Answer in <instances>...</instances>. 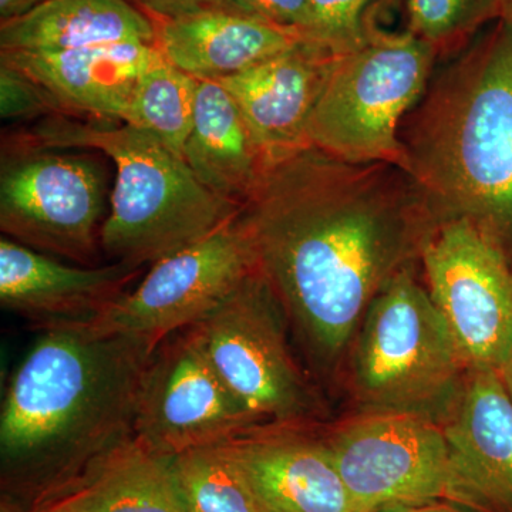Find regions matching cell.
<instances>
[{
	"mask_svg": "<svg viewBox=\"0 0 512 512\" xmlns=\"http://www.w3.org/2000/svg\"><path fill=\"white\" fill-rule=\"evenodd\" d=\"M242 218L289 328L325 372L441 222L399 165L348 163L313 146L268 168Z\"/></svg>",
	"mask_w": 512,
	"mask_h": 512,
	"instance_id": "obj_1",
	"label": "cell"
},
{
	"mask_svg": "<svg viewBox=\"0 0 512 512\" xmlns=\"http://www.w3.org/2000/svg\"><path fill=\"white\" fill-rule=\"evenodd\" d=\"M157 346L80 323L40 330L3 397V497L33 510L133 439L141 382Z\"/></svg>",
	"mask_w": 512,
	"mask_h": 512,
	"instance_id": "obj_2",
	"label": "cell"
},
{
	"mask_svg": "<svg viewBox=\"0 0 512 512\" xmlns=\"http://www.w3.org/2000/svg\"><path fill=\"white\" fill-rule=\"evenodd\" d=\"M399 141L404 170L440 220L470 222L511 261L512 29L504 20L434 69Z\"/></svg>",
	"mask_w": 512,
	"mask_h": 512,
	"instance_id": "obj_3",
	"label": "cell"
},
{
	"mask_svg": "<svg viewBox=\"0 0 512 512\" xmlns=\"http://www.w3.org/2000/svg\"><path fill=\"white\" fill-rule=\"evenodd\" d=\"M23 140L45 148H93L116 165L101 249L111 262L141 268L190 247L242 207L197 180L183 157L130 124L47 117Z\"/></svg>",
	"mask_w": 512,
	"mask_h": 512,
	"instance_id": "obj_4",
	"label": "cell"
},
{
	"mask_svg": "<svg viewBox=\"0 0 512 512\" xmlns=\"http://www.w3.org/2000/svg\"><path fill=\"white\" fill-rule=\"evenodd\" d=\"M468 366L429 289L413 268L390 279L363 316L353 389L366 412L416 414L443 423Z\"/></svg>",
	"mask_w": 512,
	"mask_h": 512,
	"instance_id": "obj_5",
	"label": "cell"
},
{
	"mask_svg": "<svg viewBox=\"0 0 512 512\" xmlns=\"http://www.w3.org/2000/svg\"><path fill=\"white\" fill-rule=\"evenodd\" d=\"M437 59L409 30L386 32L369 18L365 40L335 57L309 120L312 146L348 163L404 168L400 124L426 90Z\"/></svg>",
	"mask_w": 512,
	"mask_h": 512,
	"instance_id": "obj_6",
	"label": "cell"
},
{
	"mask_svg": "<svg viewBox=\"0 0 512 512\" xmlns=\"http://www.w3.org/2000/svg\"><path fill=\"white\" fill-rule=\"evenodd\" d=\"M188 330L261 423L312 424L318 396L293 356L284 308L259 269Z\"/></svg>",
	"mask_w": 512,
	"mask_h": 512,
	"instance_id": "obj_7",
	"label": "cell"
},
{
	"mask_svg": "<svg viewBox=\"0 0 512 512\" xmlns=\"http://www.w3.org/2000/svg\"><path fill=\"white\" fill-rule=\"evenodd\" d=\"M106 184L100 165L22 137L3 143L0 229L6 237L82 266H99Z\"/></svg>",
	"mask_w": 512,
	"mask_h": 512,
	"instance_id": "obj_8",
	"label": "cell"
},
{
	"mask_svg": "<svg viewBox=\"0 0 512 512\" xmlns=\"http://www.w3.org/2000/svg\"><path fill=\"white\" fill-rule=\"evenodd\" d=\"M365 512L397 504H460L443 427L416 414L365 412L319 431Z\"/></svg>",
	"mask_w": 512,
	"mask_h": 512,
	"instance_id": "obj_9",
	"label": "cell"
},
{
	"mask_svg": "<svg viewBox=\"0 0 512 512\" xmlns=\"http://www.w3.org/2000/svg\"><path fill=\"white\" fill-rule=\"evenodd\" d=\"M256 269L241 211L208 237L151 265L133 291L82 325L99 335L140 336L160 345L204 319Z\"/></svg>",
	"mask_w": 512,
	"mask_h": 512,
	"instance_id": "obj_10",
	"label": "cell"
},
{
	"mask_svg": "<svg viewBox=\"0 0 512 512\" xmlns=\"http://www.w3.org/2000/svg\"><path fill=\"white\" fill-rule=\"evenodd\" d=\"M420 264L467 366L501 372L512 356V264L503 249L470 222L446 220Z\"/></svg>",
	"mask_w": 512,
	"mask_h": 512,
	"instance_id": "obj_11",
	"label": "cell"
},
{
	"mask_svg": "<svg viewBox=\"0 0 512 512\" xmlns=\"http://www.w3.org/2000/svg\"><path fill=\"white\" fill-rule=\"evenodd\" d=\"M255 424L262 423L222 382L190 330L157 346L141 382L134 437L177 457L224 443Z\"/></svg>",
	"mask_w": 512,
	"mask_h": 512,
	"instance_id": "obj_12",
	"label": "cell"
},
{
	"mask_svg": "<svg viewBox=\"0 0 512 512\" xmlns=\"http://www.w3.org/2000/svg\"><path fill=\"white\" fill-rule=\"evenodd\" d=\"M220 444L259 512H365L312 424H255Z\"/></svg>",
	"mask_w": 512,
	"mask_h": 512,
	"instance_id": "obj_13",
	"label": "cell"
},
{
	"mask_svg": "<svg viewBox=\"0 0 512 512\" xmlns=\"http://www.w3.org/2000/svg\"><path fill=\"white\" fill-rule=\"evenodd\" d=\"M441 427L460 505L476 512H512V400L500 372L468 367Z\"/></svg>",
	"mask_w": 512,
	"mask_h": 512,
	"instance_id": "obj_14",
	"label": "cell"
},
{
	"mask_svg": "<svg viewBox=\"0 0 512 512\" xmlns=\"http://www.w3.org/2000/svg\"><path fill=\"white\" fill-rule=\"evenodd\" d=\"M335 57L326 47L302 39L217 82L237 101L269 167L312 146L309 120Z\"/></svg>",
	"mask_w": 512,
	"mask_h": 512,
	"instance_id": "obj_15",
	"label": "cell"
},
{
	"mask_svg": "<svg viewBox=\"0 0 512 512\" xmlns=\"http://www.w3.org/2000/svg\"><path fill=\"white\" fill-rule=\"evenodd\" d=\"M140 272L120 262L64 264L8 237L0 239V303L37 330L89 322L126 293Z\"/></svg>",
	"mask_w": 512,
	"mask_h": 512,
	"instance_id": "obj_16",
	"label": "cell"
},
{
	"mask_svg": "<svg viewBox=\"0 0 512 512\" xmlns=\"http://www.w3.org/2000/svg\"><path fill=\"white\" fill-rule=\"evenodd\" d=\"M156 45L114 43L62 52H0V62L32 77L64 116L127 123L141 74L161 59Z\"/></svg>",
	"mask_w": 512,
	"mask_h": 512,
	"instance_id": "obj_17",
	"label": "cell"
},
{
	"mask_svg": "<svg viewBox=\"0 0 512 512\" xmlns=\"http://www.w3.org/2000/svg\"><path fill=\"white\" fill-rule=\"evenodd\" d=\"M154 23L164 59L200 82H220L305 39L222 5Z\"/></svg>",
	"mask_w": 512,
	"mask_h": 512,
	"instance_id": "obj_18",
	"label": "cell"
},
{
	"mask_svg": "<svg viewBox=\"0 0 512 512\" xmlns=\"http://www.w3.org/2000/svg\"><path fill=\"white\" fill-rule=\"evenodd\" d=\"M184 160L208 191L244 207L269 165L237 101L217 82H201Z\"/></svg>",
	"mask_w": 512,
	"mask_h": 512,
	"instance_id": "obj_19",
	"label": "cell"
},
{
	"mask_svg": "<svg viewBox=\"0 0 512 512\" xmlns=\"http://www.w3.org/2000/svg\"><path fill=\"white\" fill-rule=\"evenodd\" d=\"M156 23L126 0H47L0 23V52H62L114 43L156 45Z\"/></svg>",
	"mask_w": 512,
	"mask_h": 512,
	"instance_id": "obj_20",
	"label": "cell"
},
{
	"mask_svg": "<svg viewBox=\"0 0 512 512\" xmlns=\"http://www.w3.org/2000/svg\"><path fill=\"white\" fill-rule=\"evenodd\" d=\"M173 458L133 437L101 458L79 484L101 512H185Z\"/></svg>",
	"mask_w": 512,
	"mask_h": 512,
	"instance_id": "obj_21",
	"label": "cell"
},
{
	"mask_svg": "<svg viewBox=\"0 0 512 512\" xmlns=\"http://www.w3.org/2000/svg\"><path fill=\"white\" fill-rule=\"evenodd\" d=\"M200 83L161 57L141 74L126 124L160 138L184 158Z\"/></svg>",
	"mask_w": 512,
	"mask_h": 512,
	"instance_id": "obj_22",
	"label": "cell"
},
{
	"mask_svg": "<svg viewBox=\"0 0 512 512\" xmlns=\"http://www.w3.org/2000/svg\"><path fill=\"white\" fill-rule=\"evenodd\" d=\"M173 467L185 512H259L221 444L185 451Z\"/></svg>",
	"mask_w": 512,
	"mask_h": 512,
	"instance_id": "obj_23",
	"label": "cell"
},
{
	"mask_svg": "<svg viewBox=\"0 0 512 512\" xmlns=\"http://www.w3.org/2000/svg\"><path fill=\"white\" fill-rule=\"evenodd\" d=\"M407 30L447 56L473 42L478 30L501 18L500 0H404Z\"/></svg>",
	"mask_w": 512,
	"mask_h": 512,
	"instance_id": "obj_24",
	"label": "cell"
},
{
	"mask_svg": "<svg viewBox=\"0 0 512 512\" xmlns=\"http://www.w3.org/2000/svg\"><path fill=\"white\" fill-rule=\"evenodd\" d=\"M376 0H309L308 25L302 36L335 55L365 40L370 5Z\"/></svg>",
	"mask_w": 512,
	"mask_h": 512,
	"instance_id": "obj_25",
	"label": "cell"
},
{
	"mask_svg": "<svg viewBox=\"0 0 512 512\" xmlns=\"http://www.w3.org/2000/svg\"><path fill=\"white\" fill-rule=\"evenodd\" d=\"M0 116L3 120H32L64 113L45 87L22 70L0 62Z\"/></svg>",
	"mask_w": 512,
	"mask_h": 512,
	"instance_id": "obj_26",
	"label": "cell"
},
{
	"mask_svg": "<svg viewBox=\"0 0 512 512\" xmlns=\"http://www.w3.org/2000/svg\"><path fill=\"white\" fill-rule=\"evenodd\" d=\"M220 5L301 35L308 25L309 0H220Z\"/></svg>",
	"mask_w": 512,
	"mask_h": 512,
	"instance_id": "obj_27",
	"label": "cell"
},
{
	"mask_svg": "<svg viewBox=\"0 0 512 512\" xmlns=\"http://www.w3.org/2000/svg\"><path fill=\"white\" fill-rule=\"evenodd\" d=\"M154 20L174 19L220 5V0H126Z\"/></svg>",
	"mask_w": 512,
	"mask_h": 512,
	"instance_id": "obj_28",
	"label": "cell"
},
{
	"mask_svg": "<svg viewBox=\"0 0 512 512\" xmlns=\"http://www.w3.org/2000/svg\"><path fill=\"white\" fill-rule=\"evenodd\" d=\"M26 512H101L93 495L79 484Z\"/></svg>",
	"mask_w": 512,
	"mask_h": 512,
	"instance_id": "obj_29",
	"label": "cell"
},
{
	"mask_svg": "<svg viewBox=\"0 0 512 512\" xmlns=\"http://www.w3.org/2000/svg\"><path fill=\"white\" fill-rule=\"evenodd\" d=\"M375 512H476L453 501L437 500L426 503L397 504L380 508Z\"/></svg>",
	"mask_w": 512,
	"mask_h": 512,
	"instance_id": "obj_30",
	"label": "cell"
},
{
	"mask_svg": "<svg viewBox=\"0 0 512 512\" xmlns=\"http://www.w3.org/2000/svg\"><path fill=\"white\" fill-rule=\"evenodd\" d=\"M47 0H0V23L18 19Z\"/></svg>",
	"mask_w": 512,
	"mask_h": 512,
	"instance_id": "obj_31",
	"label": "cell"
},
{
	"mask_svg": "<svg viewBox=\"0 0 512 512\" xmlns=\"http://www.w3.org/2000/svg\"><path fill=\"white\" fill-rule=\"evenodd\" d=\"M500 375L503 377L505 389H507V392L510 394L512 400V356L511 359L508 360L507 365H505L503 370H501Z\"/></svg>",
	"mask_w": 512,
	"mask_h": 512,
	"instance_id": "obj_32",
	"label": "cell"
},
{
	"mask_svg": "<svg viewBox=\"0 0 512 512\" xmlns=\"http://www.w3.org/2000/svg\"><path fill=\"white\" fill-rule=\"evenodd\" d=\"M501 3V20H504L512 29V0H500Z\"/></svg>",
	"mask_w": 512,
	"mask_h": 512,
	"instance_id": "obj_33",
	"label": "cell"
}]
</instances>
